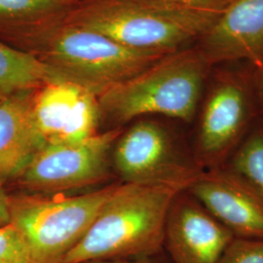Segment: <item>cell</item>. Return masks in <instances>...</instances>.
Listing matches in <instances>:
<instances>
[{
    "label": "cell",
    "instance_id": "8",
    "mask_svg": "<svg viewBox=\"0 0 263 263\" xmlns=\"http://www.w3.org/2000/svg\"><path fill=\"white\" fill-rule=\"evenodd\" d=\"M121 134L116 128L85 141L43 145L15 179L35 194H62L99 184L108 177L110 151Z\"/></svg>",
    "mask_w": 263,
    "mask_h": 263
},
{
    "label": "cell",
    "instance_id": "7",
    "mask_svg": "<svg viewBox=\"0 0 263 263\" xmlns=\"http://www.w3.org/2000/svg\"><path fill=\"white\" fill-rule=\"evenodd\" d=\"M114 167L125 183L167 184L187 190L201 176L192 144L164 123L141 119L115 141Z\"/></svg>",
    "mask_w": 263,
    "mask_h": 263
},
{
    "label": "cell",
    "instance_id": "17",
    "mask_svg": "<svg viewBox=\"0 0 263 263\" xmlns=\"http://www.w3.org/2000/svg\"><path fill=\"white\" fill-rule=\"evenodd\" d=\"M0 263H31L24 237L10 222L0 226Z\"/></svg>",
    "mask_w": 263,
    "mask_h": 263
},
{
    "label": "cell",
    "instance_id": "1",
    "mask_svg": "<svg viewBox=\"0 0 263 263\" xmlns=\"http://www.w3.org/2000/svg\"><path fill=\"white\" fill-rule=\"evenodd\" d=\"M179 187L156 183H125L96 217L83 239L61 263L138 258L163 251L167 216Z\"/></svg>",
    "mask_w": 263,
    "mask_h": 263
},
{
    "label": "cell",
    "instance_id": "6",
    "mask_svg": "<svg viewBox=\"0 0 263 263\" xmlns=\"http://www.w3.org/2000/svg\"><path fill=\"white\" fill-rule=\"evenodd\" d=\"M170 53L127 47L94 30L68 25L50 41L47 63L99 96Z\"/></svg>",
    "mask_w": 263,
    "mask_h": 263
},
{
    "label": "cell",
    "instance_id": "22",
    "mask_svg": "<svg viewBox=\"0 0 263 263\" xmlns=\"http://www.w3.org/2000/svg\"><path fill=\"white\" fill-rule=\"evenodd\" d=\"M10 222L9 195L6 193L4 185L0 184V226Z\"/></svg>",
    "mask_w": 263,
    "mask_h": 263
},
{
    "label": "cell",
    "instance_id": "12",
    "mask_svg": "<svg viewBox=\"0 0 263 263\" xmlns=\"http://www.w3.org/2000/svg\"><path fill=\"white\" fill-rule=\"evenodd\" d=\"M211 66H263V0H232L194 44Z\"/></svg>",
    "mask_w": 263,
    "mask_h": 263
},
{
    "label": "cell",
    "instance_id": "2",
    "mask_svg": "<svg viewBox=\"0 0 263 263\" xmlns=\"http://www.w3.org/2000/svg\"><path fill=\"white\" fill-rule=\"evenodd\" d=\"M212 67L194 45L170 53L99 95L101 116L118 124L145 116L191 124Z\"/></svg>",
    "mask_w": 263,
    "mask_h": 263
},
{
    "label": "cell",
    "instance_id": "20",
    "mask_svg": "<svg viewBox=\"0 0 263 263\" xmlns=\"http://www.w3.org/2000/svg\"><path fill=\"white\" fill-rule=\"evenodd\" d=\"M251 71H252V80L254 85V93L256 96L257 104L259 107L260 117L263 119V66H251Z\"/></svg>",
    "mask_w": 263,
    "mask_h": 263
},
{
    "label": "cell",
    "instance_id": "16",
    "mask_svg": "<svg viewBox=\"0 0 263 263\" xmlns=\"http://www.w3.org/2000/svg\"><path fill=\"white\" fill-rule=\"evenodd\" d=\"M64 0H0V21H18L50 11Z\"/></svg>",
    "mask_w": 263,
    "mask_h": 263
},
{
    "label": "cell",
    "instance_id": "13",
    "mask_svg": "<svg viewBox=\"0 0 263 263\" xmlns=\"http://www.w3.org/2000/svg\"><path fill=\"white\" fill-rule=\"evenodd\" d=\"M34 92H20L0 100L1 185L15 179L42 146L32 114Z\"/></svg>",
    "mask_w": 263,
    "mask_h": 263
},
{
    "label": "cell",
    "instance_id": "15",
    "mask_svg": "<svg viewBox=\"0 0 263 263\" xmlns=\"http://www.w3.org/2000/svg\"><path fill=\"white\" fill-rule=\"evenodd\" d=\"M226 167L249 180L263 194V119L260 117Z\"/></svg>",
    "mask_w": 263,
    "mask_h": 263
},
{
    "label": "cell",
    "instance_id": "19",
    "mask_svg": "<svg viewBox=\"0 0 263 263\" xmlns=\"http://www.w3.org/2000/svg\"><path fill=\"white\" fill-rule=\"evenodd\" d=\"M179 9L198 13L221 14L232 0H154Z\"/></svg>",
    "mask_w": 263,
    "mask_h": 263
},
{
    "label": "cell",
    "instance_id": "11",
    "mask_svg": "<svg viewBox=\"0 0 263 263\" xmlns=\"http://www.w3.org/2000/svg\"><path fill=\"white\" fill-rule=\"evenodd\" d=\"M234 239L187 190L174 200L167 216L163 249L172 263H217Z\"/></svg>",
    "mask_w": 263,
    "mask_h": 263
},
{
    "label": "cell",
    "instance_id": "5",
    "mask_svg": "<svg viewBox=\"0 0 263 263\" xmlns=\"http://www.w3.org/2000/svg\"><path fill=\"white\" fill-rule=\"evenodd\" d=\"M120 185L116 182L73 197L9 195L10 223L24 237L31 263H61Z\"/></svg>",
    "mask_w": 263,
    "mask_h": 263
},
{
    "label": "cell",
    "instance_id": "10",
    "mask_svg": "<svg viewBox=\"0 0 263 263\" xmlns=\"http://www.w3.org/2000/svg\"><path fill=\"white\" fill-rule=\"evenodd\" d=\"M187 191L234 237L263 239V194L234 171H204Z\"/></svg>",
    "mask_w": 263,
    "mask_h": 263
},
{
    "label": "cell",
    "instance_id": "21",
    "mask_svg": "<svg viewBox=\"0 0 263 263\" xmlns=\"http://www.w3.org/2000/svg\"><path fill=\"white\" fill-rule=\"evenodd\" d=\"M161 254V253H160ZM160 254L138 257V258H119V259H101V260H92L84 263H164L160 260Z\"/></svg>",
    "mask_w": 263,
    "mask_h": 263
},
{
    "label": "cell",
    "instance_id": "18",
    "mask_svg": "<svg viewBox=\"0 0 263 263\" xmlns=\"http://www.w3.org/2000/svg\"><path fill=\"white\" fill-rule=\"evenodd\" d=\"M217 263H263V239L234 237Z\"/></svg>",
    "mask_w": 263,
    "mask_h": 263
},
{
    "label": "cell",
    "instance_id": "3",
    "mask_svg": "<svg viewBox=\"0 0 263 263\" xmlns=\"http://www.w3.org/2000/svg\"><path fill=\"white\" fill-rule=\"evenodd\" d=\"M219 15L154 0H99L76 11L68 25L94 30L127 47L175 52L194 45Z\"/></svg>",
    "mask_w": 263,
    "mask_h": 263
},
{
    "label": "cell",
    "instance_id": "9",
    "mask_svg": "<svg viewBox=\"0 0 263 263\" xmlns=\"http://www.w3.org/2000/svg\"><path fill=\"white\" fill-rule=\"evenodd\" d=\"M32 114L42 146L85 141L98 134L101 117L97 94L73 81L35 90Z\"/></svg>",
    "mask_w": 263,
    "mask_h": 263
},
{
    "label": "cell",
    "instance_id": "14",
    "mask_svg": "<svg viewBox=\"0 0 263 263\" xmlns=\"http://www.w3.org/2000/svg\"><path fill=\"white\" fill-rule=\"evenodd\" d=\"M58 81H70L54 66L0 41V100Z\"/></svg>",
    "mask_w": 263,
    "mask_h": 263
},
{
    "label": "cell",
    "instance_id": "4",
    "mask_svg": "<svg viewBox=\"0 0 263 263\" xmlns=\"http://www.w3.org/2000/svg\"><path fill=\"white\" fill-rule=\"evenodd\" d=\"M259 118L250 64L213 66L193 120L191 144L201 168L226 166Z\"/></svg>",
    "mask_w": 263,
    "mask_h": 263
}]
</instances>
